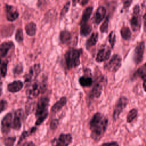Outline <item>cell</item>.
I'll use <instances>...</instances> for the list:
<instances>
[{"label": "cell", "mask_w": 146, "mask_h": 146, "mask_svg": "<svg viewBox=\"0 0 146 146\" xmlns=\"http://www.w3.org/2000/svg\"><path fill=\"white\" fill-rule=\"evenodd\" d=\"M91 137L95 141H99L104 135L108 125L107 118L100 112L95 113L90 121Z\"/></svg>", "instance_id": "cell-1"}, {"label": "cell", "mask_w": 146, "mask_h": 146, "mask_svg": "<svg viewBox=\"0 0 146 146\" xmlns=\"http://www.w3.org/2000/svg\"><path fill=\"white\" fill-rule=\"evenodd\" d=\"M49 98L46 96L40 97L37 103L35 117V125H39L46 119L48 116V107L49 105Z\"/></svg>", "instance_id": "cell-2"}, {"label": "cell", "mask_w": 146, "mask_h": 146, "mask_svg": "<svg viewBox=\"0 0 146 146\" xmlns=\"http://www.w3.org/2000/svg\"><path fill=\"white\" fill-rule=\"evenodd\" d=\"M47 88V79H44L41 82L33 81L28 84L26 94L29 99L36 98L40 93L44 92Z\"/></svg>", "instance_id": "cell-3"}, {"label": "cell", "mask_w": 146, "mask_h": 146, "mask_svg": "<svg viewBox=\"0 0 146 146\" xmlns=\"http://www.w3.org/2000/svg\"><path fill=\"white\" fill-rule=\"evenodd\" d=\"M82 54V49L71 48L64 54V60L68 70H71L80 64V57Z\"/></svg>", "instance_id": "cell-4"}, {"label": "cell", "mask_w": 146, "mask_h": 146, "mask_svg": "<svg viewBox=\"0 0 146 146\" xmlns=\"http://www.w3.org/2000/svg\"><path fill=\"white\" fill-rule=\"evenodd\" d=\"M132 30L134 32L139 31L141 27V18L140 15V9L139 5H136L133 9V13L129 21Z\"/></svg>", "instance_id": "cell-5"}, {"label": "cell", "mask_w": 146, "mask_h": 146, "mask_svg": "<svg viewBox=\"0 0 146 146\" xmlns=\"http://www.w3.org/2000/svg\"><path fill=\"white\" fill-rule=\"evenodd\" d=\"M122 59L120 55L118 54H114L110 61L104 64V69L110 72H116L121 66Z\"/></svg>", "instance_id": "cell-6"}, {"label": "cell", "mask_w": 146, "mask_h": 146, "mask_svg": "<svg viewBox=\"0 0 146 146\" xmlns=\"http://www.w3.org/2000/svg\"><path fill=\"white\" fill-rule=\"evenodd\" d=\"M128 103V100L125 96H121L118 99V100L115 104L113 112L112 118L113 120L115 121L119 118L120 113L122 112L124 109L126 107Z\"/></svg>", "instance_id": "cell-7"}, {"label": "cell", "mask_w": 146, "mask_h": 146, "mask_svg": "<svg viewBox=\"0 0 146 146\" xmlns=\"http://www.w3.org/2000/svg\"><path fill=\"white\" fill-rule=\"evenodd\" d=\"M72 141V137L70 133H62L58 138L53 139L51 144L52 146H68Z\"/></svg>", "instance_id": "cell-8"}, {"label": "cell", "mask_w": 146, "mask_h": 146, "mask_svg": "<svg viewBox=\"0 0 146 146\" xmlns=\"http://www.w3.org/2000/svg\"><path fill=\"white\" fill-rule=\"evenodd\" d=\"M145 50V43L144 41L139 42L135 48L133 54V61L136 65L141 63Z\"/></svg>", "instance_id": "cell-9"}, {"label": "cell", "mask_w": 146, "mask_h": 146, "mask_svg": "<svg viewBox=\"0 0 146 146\" xmlns=\"http://www.w3.org/2000/svg\"><path fill=\"white\" fill-rule=\"evenodd\" d=\"M40 71L41 68L40 64L37 63L32 66L30 67L29 72L25 76V82L29 84L34 81L40 72Z\"/></svg>", "instance_id": "cell-10"}, {"label": "cell", "mask_w": 146, "mask_h": 146, "mask_svg": "<svg viewBox=\"0 0 146 146\" xmlns=\"http://www.w3.org/2000/svg\"><path fill=\"white\" fill-rule=\"evenodd\" d=\"M111 50L108 47L100 48L96 55V61L98 63H100L108 60L111 55Z\"/></svg>", "instance_id": "cell-11"}, {"label": "cell", "mask_w": 146, "mask_h": 146, "mask_svg": "<svg viewBox=\"0 0 146 146\" xmlns=\"http://www.w3.org/2000/svg\"><path fill=\"white\" fill-rule=\"evenodd\" d=\"M13 115L11 113H8L2 120V132L3 133H7L12 127Z\"/></svg>", "instance_id": "cell-12"}, {"label": "cell", "mask_w": 146, "mask_h": 146, "mask_svg": "<svg viewBox=\"0 0 146 146\" xmlns=\"http://www.w3.org/2000/svg\"><path fill=\"white\" fill-rule=\"evenodd\" d=\"M6 16L7 21L13 22L16 20L19 17V13L16 8L13 6L6 5L5 6Z\"/></svg>", "instance_id": "cell-13"}, {"label": "cell", "mask_w": 146, "mask_h": 146, "mask_svg": "<svg viewBox=\"0 0 146 146\" xmlns=\"http://www.w3.org/2000/svg\"><path fill=\"white\" fill-rule=\"evenodd\" d=\"M106 14V9L104 6H100L96 9L94 15V21L96 25L99 24L105 18Z\"/></svg>", "instance_id": "cell-14"}, {"label": "cell", "mask_w": 146, "mask_h": 146, "mask_svg": "<svg viewBox=\"0 0 146 146\" xmlns=\"http://www.w3.org/2000/svg\"><path fill=\"white\" fill-rule=\"evenodd\" d=\"M23 117V111L19 109L17 110L14 115V117L12 122V127L15 130H19L22 126V118Z\"/></svg>", "instance_id": "cell-15"}, {"label": "cell", "mask_w": 146, "mask_h": 146, "mask_svg": "<svg viewBox=\"0 0 146 146\" xmlns=\"http://www.w3.org/2000/svg\"><path fill=\"white\" fill-rule=\"evenodd\" d=\"M102 90H103V85L102 82L99 80L95 82L90 95V98L92 99V98H99L102 94Z\"/></svg>", "instance_id": "cell-16"}, {"label": "cell", "mask_w": 146, "mask_h": 146, "mask_svg": "<svg viewBox=\"0 0 146 146\" xmlns=\"http://www.w3.org/2000/svg\"><path fill=\"white\" fill-rule=\"evenodd\" d=\"M14 43L11 41L3 42L0 44V57L6 56L10 50L14 47Z\"/></svg>", "instance_id": "cell-17"}, {"label": "cell", "mask_w": 146, "mask_h": 146, "mask_svg": "<svg viewBox=\"0 0 146 146\" xmlns=\"http://www.w3.org/2000/svg\"><path fill=\"white\" fill-rule=\"evenodd\" d=\"M67 98L66 97H62L59 100H58L51 107V112L53 114H55L59 112L67 103Z\"/></svg>", "instance_id": "cell-18"}, {"label": "cell", "mask_w": 146, "mask_h": 146, "mask_svg": "<svg viewBox=\"0 0 146 146\" xmlns=\"http://www.w3.org/2000/svg\"><path fill=\"white\" fill-rule=\"evenodd\" d=\"M23 87V83L21 80H15L7 86V90L9 92L15 93L19 91Z\"/></svg>", "instance_id": "cell-19"}, {"label": "cell", "mask_w": 146, "mask_h": 146, "mask_svg": "<svg viewBox=\"0 0 146 146\" xmlns=\"http://www.w3.org/2000/svg\"><path fill=\"white\" fill-rule=\"evenodd\" d=\"M92 10L93 7L92 6H89L84 9L82 14V19L80 21V25L88 24V22L92 13Z\"/></svg>", "instance_id": "cell-20"}, {"label": "cell", "mask_w": 146, "mask_h": 146, "mask_svg": "<svg viewBox=\"0 0 146 146\" xmlns=\"http://www.w3.org/2000/svg\"><path fill=\"white\" fill-rule=\"evenodd\" d=\"M98 40V33L94 32L92 33L90 37L87 39L86 43V48L87 50H89L92 47L94 46Z\"/></svg>", "instance_id": "cell-21"}, {"label": "cell", "mask_w": 146, "mask_h": 146, "mask_svg": "<svg viewBox=\"0 0 146 146\" xmlns=\"http://www.w3.org/2000/svg\"><path fill=\"white\" fill-rule=\"evenodd\" d=\"M25 29L26 34L30 36H33L36 34V25L33 22H30L26 25Z\"/></svg>", "instance_id": "cell-22"}, {"label": "cell", "mask_w": 146, "mask_h": 146, "mask_svg": "<svg viewBox=\"0 0 146 146\" xmlns=\"http://www.w3.org/2000/svg\"><path fill=\"white\" fill-rule=\"evenodd\" d=\"M71 38V34L70 31L64 30L60 31L59 34V39L62 43L65 44L68 43Z\"/></svg>", "instance_id": "cell-23"}, {"label": "cell", "mask_w": 146, "mask_h": 146, "mask_svg": "<svg viewBox=\"0 0 146 146\" xmlns=\"http://www.w3.org/2000/svg\"><path fill=\"white\" fill-rule=\"evenodd\" d=\"M79 82L81 86L83 87H90L92 84L93 81L91 77L83 76H81L79 78Z\"/></svg>", "instance_id": "cell-24"}, {"label": "cell", "mask_w": 146, "mask_h": 146, "mask_svg": "<svg viewBox=\"0 0 146 146\" xmlns=\"http://www.w3.org/2000/svg\"><path fill=\"white\" fill-rule=\"evenodd\" d=\"M120 34L124 40H129L131 38L132 33L129 28L127 26H123L120 30Z\"/></svg>", "instance_id": "cell-25"}, {"label": "cell", "mask_w": 146, "mask_h": 146, "mask_svg": "<svg viewBox=\"0 0 146 146\" xmlns=\"http://www.w3.org/2000/svg\"><path fill=\"white\" fill-rule=\"evenodd\" d=\"M92 30V26L90 24L80 25V34L82 36H87L88 35Z\"/></svg>", "instance_id": "cell-26"}, {"label": "cell", "mask_w": 146, "mask_h": 146, "mask_svg": "<svg viewBox=\"0 0 146 146\" xmlns=\"http://www.w3.org/2000/svg\"><path fill=\"white\" fill-rule=\"evenodd\" d=\"M134 76L140 77L143 80V82L145 80V64H144L141 67L139 68L133 75Z\"/></svg>", "instance_id": "cell-27"}, {"label": "cell", "mask_w": 146, "mask_h": 146, "mask_svg": "<svg viewBox=\"0 0 146 146\" xmlns=\"http://www.w3.org/2000/svg\"><path fill=\"white\" fill-rule=\"evenodd\" d=\"M138 111L136 108H133L128 113V115L127 116V121L128 123H131L137 116Z\"/></svg>", "instance_id": "cell-28"}, {"label": "cell", "mask_w": 146, "mask_h": 146, "mask_svg": "<svg viewBox=\"0 0 146 146\" xmlns=\"http://www.w3.org/2000/svg\"><path fill=\"white\" fill-rule=\"evenodd\" d=\"M36 127H32L31 128H30L29 129V131L23 132V133H22L21 136H20V138H19V140L18 141V144H19L27 136H28L29 135H31L32 133H34L36 131Z\"/></svg>", "instance_id": "cell-29"}, {"label": "cell", "mask_w": 146, "mask_h": 146, "mask_svg": "<svg viewBox=\"0 0 146 146\" xmlns=\"http://www.w3.org/2000/svg\"><path fill=\"white\" fill-rule=\"evenodd\" d=\"M109 17H107L100 27V31L102 33H107L108 30Z\"/></svg>", "instance_id": "cell-30"}, {"label": "cell", "mask_w": 146, "mask_h": 146, "mask_svg": "<svg viewBox=\"0 0 146 146\" xmlns=\"http://www.w3.org/2000/svg\"><path fill=\"white\" fill-rule=\"evenodd\" d=\"M70 5H71L70 1H68L64 5L63 7L62 8V10L60 11V19H62L66 15V14L67 13V12L68 11L69 9H70Z\"/></svg>", "instance_id": "cell-31"}, {"label": "cell", "mask_w": 146, "mask_h": 146, "mask_svg": "<svg viewBox=\"0 0 146 146\" xmlns=\"http://www.w3.org/2000/svg\"><path fill=\"white\" fill-rule=\"evenodd\" d=\"M108 41L112 48H113L116 43V34L114 31H111L108 35Z\"/></svg>", "instance_id": "cell-32"}, {"label": "cell", "mask_w": 146, "mask_h": 146, "mask_svg": "<svg viewBox=\"0 0 146 146\" xmlns=\"http://www.w3.org/2000/svg\"><path fill=\"white\" fill-rule=\"evenodd\" d=\"M15 40L18 43L22 42L23 40V31L21 29H18L15 33Z\"/></svg>", "instance_id": "cell-33"}, {"label": "cell", "mask_w": 146, "mask_h": 146, "mask_svg": "<svg viewBox=\"0 0 146 146\" xmlns=\"http://www.w3.org/2000/svg\"><path fill=\"white\" fill-rule=\"evenodd\" d=\"M16 140V137H9L4 140V144L6 146H13Z\"/></svg>", "instance_id": "cell-34"}, {"label": "cell", "mask_w": 146, "mask_h": 146, "mask_svg": "<svg viewBox=\"0 0 146 146\" xmlns=\"http://www.w3.org/2000/svg\"><path fill=\"white\" fill-rule=\"evenodd\" d=\"M7 62H2L1 68H0V73L2 77H5L7 73Z\"/></svg>", "instance_id": "cell-35"}, {"label": "cell", "mask_w": 146, "mask_h": 146, "mask_svg": "<svg viewBox=\"0 0 146 146\" xmlns=\"http://www.w3.org/2000/svg\"><path fill=\"white\" fill-rule=\"evenodd\" d=\"M23 72V66L22 64H17L13 69V72L15 75H19Z\"/></svg>", "instance_id": "cell-36"}, {"label": "cell", "mask_w": 146, "mask_h": 146, "mask_svg": "<svg viewBox=\"0 0 146 146\" xmlns=\"http://www.w3.org/2000/svg\"><path fill=\"white\" fill-rule=\"evenodd\" d=\"M58 124H59V120L58 119H52L50 122V129L52 130L55 129L58 126Z\"/></svg>", "instance_id": "cell-37"}, {"label": "cell", "mask_w": 146, "mask_h": 146, "mask_svg": "<svg viewBox=\"0 0 146 146\" xmlns=\"http://www.w3.org/2000/svg\"><path fill=\"white\" fill-rule=\"evenodd\" d=\"M7 102L5 100H0V113L3 112L6 109L7 107Z\"/></svg>", "instance_id": "cell-38"}, {"label": "cell", "mask_w": 146, "mask_h": 146, "mask_svg": "<svg viewBox=\"0 0 146 146\" xmlns=\"http://www.w3.org/2000/svg\"><path fill=\"white\" fill-rule=\"evenodd\" d=\"M123 3V8L124 9H128L131 6L132 0H121Z\"/></svg>", "instance_id": "cell-39"}, {"label": "cell", "mask_w": 146, "mask_h": 146, "mask_svg": "<svg viewBox=\"0 0 146 146\" xmlns=\"http://www.w3.org/2000/svg\"><path fill=\"white\" fill-rule=\"evenodd\" d=\"M46 3V0H38L37 2V6L39 9H42L44 7Z\"/></svg>", "instance_id": "cell-40"}, {"label": "cell", "mask_w": 146, "mask_h": 146, "mask_svg": "<svg viewBox=\"0 0 146 146\" xmlns=\"http://www.w3.org/2000/svg\"><path fill=\"white\" fill-rule=\"evenodd\" d=\"M101 146H119V144L116 141H112L104 143Z\"/></svg>", "instance_id": "cell-41"}, {"label": "cell", "mask_w": 146, "mask_h": 146, "mask_svg": "<svg viewBox=\"0 0 146 146\" xmlns=\"http://www.w3.org/2000/svg\"><path fill=\"white\" fill-rule=\"evenodd\" d=\"M88 1H89V0H82L80 4L82 6H84L88 2Z\"/></svg>", "instance_id": "cell-42"}, {"label": "cell", "mask_w": 146, "mask_h": 146, "mask_svg": "<svg viewBox=\"0 0 146 146\" xmlns=\"http://www.w3.org/2000/svg\"><path fill=\"white\" fill-rule=\"evenodd\" d=\"M2 80L1 79V78H0V96L2 94Z\"/></svg>", "instance_id": "cell-43"}, {"label": "cell", "mask_w": 146, "mask_h": 146, "mask_svg": "<svg viewBox=\"0 0 146 146\" xmlns=\"http://www.w3.org/2000/svg\"><path fill=\"white\" fill-rule=\"evenodd\" d=\"M79 1V0H72V3H73V5L75 6H76V3H78Z\"/></svg>", "instance_id": "cell-44"}, {"label": "cell", "mask_w": 146, "mask_h": 146, "mask_svg": "<svg viewBox=\"0 0 146 146\" xmlns=\"http://www.w3.org/2000/svg\"><path fill=\"white\" fill-rule=\"evenodd\" d=\"M1 64H2V60L0 59V68H1Z\"/></svg>", "instance_id": "cell-45"}]
</instances>
